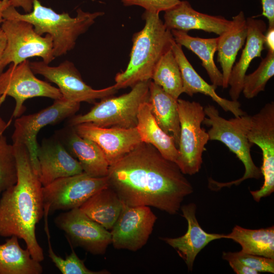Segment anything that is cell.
<instances>
[{"label":"cell","instance_id":"obj_1","mask_svg":"<svg viewBox=\"0 0 274 274\" xmlns=\"http://www.w3.org/2000/svg\"><path fill=\"white\" fill-rule=\"evenodd\" d=\"M107 177L109 186L124 204L153 207L170 215L193 192L175 162L143 142L110 166Z\"/></svg>","mask_w":274,"mask_h":274},{"label":"cell","instance_id":"obj_2","mask_svg":"<svg viewBox=\"0 0 274 274\" xmlns=\"http://www.w3.org/2000/svg\"><path fill=\"white\" fill-rule=\"evenodd\" d=\"M16 161V183L2 194L0 236L24 240L32 258L41 262L43 250L37 241V224L44 216L43 186L34 170L28 151L23 144H13Z\"/></svg>","mask_w":274,"mask_h":274},{"label":"cell","instance_id":"obj_3","mask_svg":"<svg viewBox=\"0 0 274 274\" xmlns=\"http://www.w3.org/2000/svg\"><path fill=\"white\" fill-rule=\"evenodd\" d=\"M142 18L145 25L132 36L127 66L115 77L114 85L118 90L151 81L156 65L175 41L171 30L166 27L159 13L145 11Z\"/></svg>","mask_w":274,"mask_h":274},{"label":"cell","instance_id":"obj_4","mask_svg":"<svg viewBox=\"0 0 274 274\" xmlns=\"http://www.w3.org/2000/svg\"><path fill=\"white\" fill-rule=\"evenodd\" d=\"M77 13L75 17L67 13H57L42 5L39 1L33 0L30 13L21 14L10 5L3 12V17L27 21L39 35H50L53 40V54L57 57L72 50L78 38L88 29L97 17L104 15L102 12H85L81 9L77 10Z\"/></svg>","mask_w":274,"mask_h":274},{"label":"cell","instance_id":"obj_5","mask_svg":"<svg viewBox=\"0 0 274 274\" xmlns=\"http://www.w3.org/2000/svg\"><path fill=\"white\" fill-rule=\"evenodd\" d=\"M204 110L207 117H205L202 123L210 127L208 131L209 140L223 143L243 163L245 169L242 178L231 182L221 183L210 179L209 188L218 190L232 185H238L247 179H259L262 176L261 170L255 164L251 155V148L254 144L247 137L250 116L246 114L227 120L220 115L214 106L209 105Z\"/></svg>","mask_w":274,"mask_h":274},{"label":"cell","instance_id":"obj_6","mask_svg":"<svg viewBox=\"0 0 274 274\" xmlns=\"http://www.w3.org/2000/svg\"><path fill=\"white\" fill-rule=\"evenodd\" d=\"M150 81L138 83L127 93L101 99L87 113L72 117L69 126L90 123L101 127H135L139 107L148 101Z\"/></svg>","mask_w":274,"mask_h":274},{"label":"cell","instance_id":"obj_7","mask_svg":"<svg viewBox=\"0 0 274 274\" xmlns=\"http://www.w3.org/2000/svg\"><path fill=\"white\" fill-rule=\"evenodd\" d=\"M180 132L177 164L184 175L198 173L202 163V154L209 136L201 127L206 117L199 102L178 99Z\"/></svg>","mask_w":274,"mask_h":274},{"label":"cell","instance_id":"obj_8","mask_svg":"<svg viewBox=\"0 0 274 274\" xmlns=\"http://www.w3.org/2000/svg\"><path fill=\"white\" fill-rule=\"evenodd\" d=\"M7 40L0 61V74L10 63L17 65L32 57H40L49 64L55 59L52 37L38 34L30 23L20 20L4 19L0 25Z\"/></svg>","mask_w":274,"mask_h":274},{"label":"cell","instance_id":"obj_9","mask_svg":"<svg viewBox=\"0 0 274 274\" xmlns=\"http://www.w3.org/2000/svg\"><path fill=\"white\" fill-rule=\"evenodd\" d=\"M35 75L28 59L17 65L10 63L8 68L0 74V106L7 96L14 98L16 105L13 117L15 118L25 110L23 104L28 98L45 97L56 100L62 97L58 88Z\"/></svg>","mask_w":274,"mask_h":274},{"label":"cell","instance_id":"obj_10","mask_svg":"<svg viewBox=\"0 0 274 274\" xmlns=\"http://www.w3.org/2000/svg\"><path fill=\"white\" fill-rule=\"evenodd\" d=\"M108 186L107 176L93 177L84 172L58 179L43 186L44 210L50 214L57 210L79 208L93 195Z\"/></svg>","mask_w":274,"mask_h":274},{"label":"cell","instance_id":"obj_11","mask_svg":"<svg viewBox=\"0 0 274 274\" xmlns=\"http://www.w3.org/2000/svg\"><path fill=\"white\" fill-rule=\"evenodd\" d=\"M80 106V102L68 101L62 97L54 100L51 106L37 113L20 116L16 118L14 130L12 135L13 144L25 146L29 152L32 167L39 176L37 134L44 126L56 124L72 117L79 110Z\"/></svg>","mask_w":274,"mask_h":274},{"label":"cell","instance_id":"obj_12","mask_svg":"<svg viewBox=\"0 0 274 274\" xmlns=\"http://www.w3.org/2000/svg\"><path fill=\"white\" fill-rule=\"evenodd\" d=\"M35 74L44 76L56 84L62 97L67 100L81 102H92L115 94L118 89L115 85L108 87L94 89L83 80L73 62L65 60L56 66H51L44 61L30 62Z\"/></svg>","mask_w":274,"mask_h":274},{"label":"cell","instance_id":"obj_13","mask_svg":"<svg viewBox=\"0 0 274 274\" xmlns=\"http://www.w3.org/2000/svg\"><path fill=\"white\" fill-rule=\"evenodd\" d=\"M247 137L262 151L260 170L264 178L263 184L259 190L250 191L253 199L259 202L261 198L270 195L274 191L273 101L266 104L259 112L250 116Z\"/></svg>","mask_w":274,"mask_h":274},{"label":"cell","instance_id":"obj_14","mask_svg":"<svg viewBox=\"0 0 274 274\" xmlns=\"http://www.w3.org/2000/svg\"><path fill=\"white\" fill-rule=\"evenodd\" d=\"M54 223L63 230L71 246L80 247L94 254H104L112 243L111 232L93 221L79 208L62 213Z\"/></svg>","mask_w":274,"mask_h":274},{"label":"cell","instance_id":"obj_15","mask_svg":"<svg viewBox=\"0 0 274 274\" xmlns=\"http://www.w3.org/2000/svg\"><path fill=\"white\" fill-rule=\"evenodd\" d=\"M156 220L149 207H132L123 203L111 229V244L117 249L134 252L141 249L147 243Z\"/></svg>","mask_w":274,"mask_h":274},{"label":"cell","instance_id":"obj_16","mask_svg":"<svg viewBox=\"0 0 274 274\" xmlns=\"http://www.w3.org/2000/svg\"><path fill=\"white\" fill-rule=\"evenodd\" d=\"M81 136L95 142L104 152L111 166L142 142L135 127H101L90 123L73 127Z\"/></svg>","mask_w":274,"mask_h":274},{"label":"cell","instance_id":"obj_17","mask_svg":"<svg viewBox=\"0 0 274 274\" xmlns=\"http://www.w3.org/2000/svg\"><path fill=\"white\" fill-rule=\"evenodd\" d=\"M37 158L39 179L43 186L55 180L83 172L77 159L74 158L59 141L47 140L39 146Z\"/></svg>","mask_w":274,"mask_h":274},{"label":"cell","instance_id":"obj_18","mask_svg":"<svg viewBox=\"0 0 274 274\" xmlns=\"http://www.w3.org/2000/svg\"><path fill=\"white\" fill-rule=\"evenodd\" d=\"M164 24L169 30L185 32L200 30L219 36L229 30L232 21L220 16H212L195 10L187 1H181L174 8L165 11Z\"/></svg>","mask_w":274,"mask_h":274},{"label":"cell","instance_id":"obj_19","mask_svg":"<svg viewBox=\"0 0 274 274\" xmlns=\"http://www.w3.org/2000/svg\"><path fill=\"white\" fill-rule=\"evenodd\" d=\"M196 210V206L194 203L182 206V216L188 223V229L186 233L176 238H162L177 251L184 259L189 270H192L196 257L201 250L213 241L224 238L225 235L204 231L197 221Z\"/></svg>","mask_w":274,"mask_h":274},{"label":"cell","instance_id":"obj_20","mask_svg":"<svg viewBox=\"0 0 274 274\" xmlns=\"http://www.w3.org/2000/svg\"><path fill=\"white\" fill-rule=\"evenodd\" d=\"M246 22L247 36L245 46L239 60L232 67L229 80V93L232 100H237L239 97L244 79L250 63L256 57H260L262 51L265 49V23L253 17L246 18Z\"/></svg>","mask_w":274,"mask_h":274},{"label":"cell","instance_id":"obj_21","mask_svg":"<svg viewBox=\"0 0 274 274\" xmlns=\"http://www.w3.org/2000/svg\"><path fill=\"white\" fill-rule=\"evenodd\" d=\"M171 48L180 70L183 93L190 96L197 93L209 96L224 111L230 112L235 117L247 114L241 109L239 101L222 98L217 94L216 89L217 87L208 83L196 72L186 57L180 44L174 41Z\"/></svg>","mask_w":274,"mask_h":274},{"label":"cell","instance_id":"obj_22","mask_svg":"<svg viewBox=\"0 0 274 274\" xmlns=\"http://www.w3.org/2000/svg\"><path fill=\"white\" fill-rule=\"evenodd\" d=\"M232 21V27L218 37L217 61L222 71L223 88L229 86L230 75L236 56L245 44L247 36L246 18L243 11L233 17Z\"/></svg>","mask_w":274,"mask_h":274},{"label":"cell","instance_id":"obj_23","mask_svg":"<svg viewBox=\"0 0 274 274\" xmlns=\"http://www.w3.org/2000/svg\"><path fill=\"white\" fill-rule=\"evenodd\" d=\"M148 102L157 123L164 132L173 137L178 148L180 132L178 99L150 81Z\"/></svg>","mask_w":274,"mask_h":274},{"label":"cell","instance_id":"obj_24","mask_svg":"<svg viewBox=\"0 0 274 274\" xmlns=\"http://www.w3.org/2000/svg\"><path fill=\"white\" fill-rule=\"evenodd\" d=\"M136 128L142 142L152 145L164 158L177 164L179 153L174 139L159 126L148 101L139 107Z\"/></svg>","mask_w":274,"mask_h":274},{"label":"cell","instance_id":"obj_25","mask_svg":"<svg viewBox=\"0 0 274 274\" xmlns=\"http://www.w3.org/2000/svg\"><path fill=\"white\" fill-rule=\"evenodd\" d=\"M72 127L67 144L83 172L93 177L107 176L110 166L102 150L93 141L80 136Z\"/></svg>","mask_w":274,"mask_h":274},{"label":"cell","instance_id":"obj_26","mask_svg":"<svg viewBox=\"0 0 274 274\" xmlns=\"http://www.w3.org/2000/svg\"><path fill=\"white\" fill-rule=\"evenodd\" d=\"M123 203L109 186L90 197L79 209L106 229H111L118 218Z\"/></svg>","mask_w":274,"mask_h":274},{"label":"cell","instance_id":"obj_27","mask_svg":"<svg viewBox=\"0 0 274 274\" xmlns=\"http://www.w3.org/2000/svg\"><path fill=\"white\" fill-rule=\"evenodd\" d=\"M175 41L196 54L201 60L212 84L222 86L223 76L215 64L214 56L217 51L218 38H201L189 36L187 32L172 29Z\"/></svg>","mask_w":274,"mask_h":274},{"label":"cell","instance_id":"obj_28","mask_svg":"<svg viewBox=\"0 0 274 274\" xmlns=\"http://www.w3.org/2000/svg\"><path fill=\"white\" fill-rule=\"evenodd\" d=\"M15 235L0 245V274H41L42 266L27 248L23 249Z\"/></svg>","mask_w":274,"mask_h":274},{"label":"cell","instance_id":"obj_29","mask_svg":"<svg viewBox=\"0 0 274 274\" xmlns=\"http://www.w3.org/2000/svg\"><path fill=\"white\" fill-rule=\"evenodd\" d=\"M224 238L239 244L242 251L255 255L274 259V227L250 229L236 225Z\"/></svg>","mask_w":274,"mask_h":274},{"label":"cell","instance_id":"obj_30","mask_svg":"<svg viewBox=\"0 0 274 274\" xmlns=\"http://www.w3.org/2000/svg\"><path fill=\"white\" fill-rule=\"evenodd\" d=\"M151 79L176 99L183 93L180 70L172 48L159 61Z\"/></svg>","mask_w":274,"mask_h":274},{"label":"cell","instance_id":"obj_31","mask_svg":"<svg viewBox=\"0 0 274 274\" xmlns=\"http://www.w3.org/2000/svg\"><path fill=\"white\" fill-rule=\"evenodd\" d=\"M274 76V51L268 50L266 56L262 59L257 68L245 76L242 91L246 98L256 96L265 90L269 80Z\"/></svg>","mask_w":274,"mask_h":274},{"label":"cell","instance_id":"obj_32","mask_svg":"<svg viewBox=\"0 0 274 274\" xmlns=\"http://www.w3.org/2000/svg\"><path fill=\"white\" fill-rule=\"evenodd\" d=\"M17 180L16 161L13 145L3 134L0 136V194Z\"/></svg>","mask_w":274,"mask_h":274},{"label":"cell","instance_id":"obj_33","mask_svg":"<svg viewBox=\"0 0 274 274\" xmlns=\"http://www.w3.org/2000/svg\"><path fill=\"white\" fill-rule=\"evenodd\" d=\"M46 231L49 246V257L55 266L63 274H106L109 271L102 270L92 271L86 267L84 261L81 260L72 247V253L65 257V259L57 255L53 251L50 241V236L48 229V222H45Z\"/></svg>","mask_w":274,"mask_h":274},{"label":"cell","instance_id":"obj_34","mask_svg":"<svg viewBox=\"0 0 274 274\" xmlns=\"http://www.w3.org/2000/svg\"><path fill=\"white\" fill-rule=\"evenodd\" d=\"M224 260L234 259L259 272L274 273V259L255 255L242 251L235 252H223Z\"/></svg>","mask_w":274,"mask_h":274},{"label":"cell","instance_id":"obj_35","mask_svg":"<svg viewBox=\"0 0 274 274\" xmlns=\"http://www.w3.org/2000/svg\"><path fill=\"white\" fill-rule=\"evenodd\" d=\"M124 6H138L145 11L159 13L167 11L179 4L180 0H121Z\"/></svg>","mask_w":274,"mask_h":274},{"label":"cell","instance_id":"obj_36","mask_svg":"<svg viewBox=\"0 0 274 274\" xmlns=\"http://www.w3.org/2000/svg\"><path fill=\"white\" fill-rule=\"evenodd\" d=\"M262 5L261 15L265 16L268 22V28L274 27V0H260Z\"/></svg>","mask_w":274,"mask_h":274},{"label":"cell","instance_id":"obj_37","mask_svg":"<svg viewBox=\"0 0 274 274\" xmlns=\"http://www.w3.org/2000/svg\"><path fill=\"white\" fill-rule=\"evenodd\" d=\"M235 273L237 274H258L257 271L234 259L227 260Z\"/></svg>","mask_w":274,"mask_h":274},{"label":"cell","instance_id":"obj_38","mask_svg":"<svg viewBox=\"0 0 274 274\" xmlns=\"http://www.w3.org/2000/svg\"><path fill=\"white\" fill-rule=\"evenodd\" d=\"M33 0H10L11 5L15 8L21 7L26 13H30L33 8Z\"/></svg>","mask_w":274,"mask_h":274},{"label":"cell","instance_id":"obj_39","mask_svg":"<svg viewBox=\"0 0 274 274\" xmlns=\"http://www.w3.org/2000/svg\"><path fill=\"white\" fill-rule=\"evenodd\" d=\"M265 33V46L268 50L274 51V27L268 28Z\"/></svg>","mask_w":274,"mask_h":274},{"label":"cell","instance_id":"obj_40","mask_svg":"<svg viewBox=\"0 0 274 274\" xmlns=\"http://www.w3.org/2000/svg\"><path fill=\"white\" fill-rule=\"evenodd\" d=\"M7 43L6 36L0 26V61L4 54Z\"/></svg>","mask_w":274,"mask_h":274},{"label":"cell","instance_id":"obj_41","mask_svg":"<svg viewBox=\"0 0 274 274\" xmlns=\"http://www.w3.org/2000/svg\"><path fill=\"white\" fill-rule=\"evenodd\" d=\"M10 5V0H0V25L4 20L3 12Z\"/></svg>","mask_w":274,"mask_h":274},{"label":"cell","instance_id":"obj_42","mask_svg":"<svg viewBox=\"0 0 274 274\" xmlns=\"http://www.w3.org/2000/svg\"><path fill=\"white\" fill-rule=\"evenodd\" d=\"M8 126L9 123L4 120L0 116V136L3 134Z\"/></svg>","mask_w":274,"mask_h":274}]
</instances>
